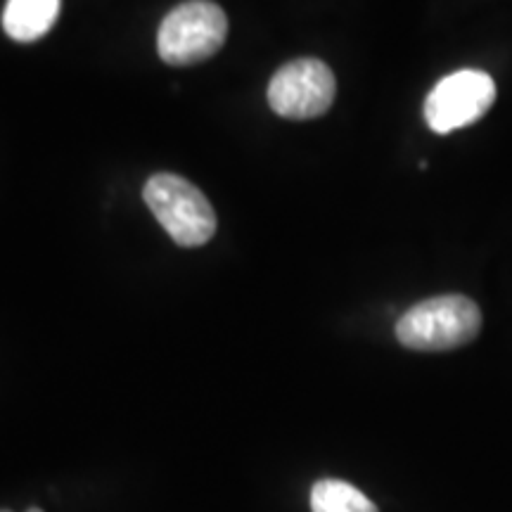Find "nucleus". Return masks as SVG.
I'll return each mask as SVG.
<instances>
[{"label": "nucleus", "instance_id": "0eeeda50", "mask_svg": "<svg viewBox=\"0 0 512 512\" xmlns=\"http://www.w3.org/2000/svg\"><path fill=\"white\" fill-rule=\"evenodd\" d=\"M311 512H377V505L342 479H320L311 489Z\"/></svg>", "mask_w": 512, "mask_h": 512}, {"label": "nucleus", "instance_id": "6e6552de", "mask_svg": "<svg viewBox=\"0 0 512 512\" xmlns=\"http://www.w3.org/2000/svg\"><path fill=\"white\" fill-rule=\"evenodd\" d=\"M0 512H10V510H0ZM27 512H43V510H38V508H31V510H27Z\"/></svg>", "mask_w": 512, "mask_h": 512}, {"label": "nucleus", "instance_id": "f03ea898", "mask_svg": "<svg viewBox=\"0 0 512 512\" xmlns=\"http://www.w3.org/2000/svg\"><path fill=\"white\" fill-rule=\"evenodd\" d=\"M228 19L211 0H188L164 17L157 34L159 57L171 67H192L216 55L226 41Z\"/></svg>", "mask_w": 512, "mask_h": 512}, {"label": "nucleus", "instance_id": "f257e3e1", "mask_svg": "<svg viewBox=\"0 0 512 512\" xmlns=\"http://www.w3.org/2000/svg\"><path fill=\"white\" fill-rule=\"evenodd\" d=\"M479 330V306L463 294H444L403 313L396 323V339L415 351H448L470 344Z\"/></svg>", "mask_w": 512, "mask_h": 512}, {"label": "nucleus", "instance_id": "39448f33", "mask_svg": "<svg viewBox=\"0 0 512 512\" xmlns=\"http://www.w3.org/2000/svg\"><path fill=\"white\" fill-rule=\"evenodd\" d=\"M496 100V83L479 69L460 72L441 79L425 100V119L434 133H451L475 124L491 110Z\"/></svg>", "mask_w": 512, "mask_h": 512}, {"label": "nucleus", "instance_id": "423d86ee", "mask_svg": "<svg viewBox=\"0 0 512 512\" xmlns=\"http://www.w3.org/2000/svg\"><path fill=\"white\" fill-rule=\"evenodd\" d=\"M62 0H8L3 10V29L12 41H38L53 29Z\"/></svg>", "mask_w": 512, "mask_h": 512}, {"label": "nucleus", "instance_id": "20e7f679", "mask_svg": "<svg viewBox=\"0 0 512 512\" xmlns=\"http://www.w3.org/2000/svg\"><path fill=\"white\" fill-rule=\"evenodd\" d=\"M337 81L332 69L316 57L287 62L268 83V105L285 119H316L332 107Z\"/></svg>", "mask_w": 512, "mask_h": 512}, {"label": "nucleus", "instance_id": "7ed1b4c3", "mask_svg": "<svg viewBox=\"0 0 512 512\" xmlns=\"http://www.w3.org/2000/svg\"><path fill=\"white\" fill-rule=\"evenodd\" d=\"M143 197L171 240L181 247H200L214 238L216 214L202 190L176 174H155Z\"/></svg>", "mask_w": 512, "mask_h": 512}]
</instances>
